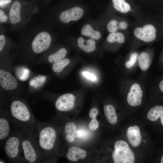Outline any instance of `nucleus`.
<instances>
[{
	"label": "nucleus",
	"mask_w": 163,
	"mask_h": 163,
	"mask_svg": "<svg viewBox=\"0 0 163 163\" xmlns=\"http://www.w3.org/2000/svg\"><path fill=\"white\" fill-rule=\"evenodd\" d=\"M36 130L42 162H47L53 158L57 153L61 128L50 122L38 121Z\"/></svg>",
	"instance_id": "1"
},
{
	"label": "nucleus",
	"mask_w": 163,
	"mask_h": 163,
	"mask_svg": "<svg viewBox=\"0 0 163 163\" xmlns=\"http://www.w3.org/2000/svg\"><path fill=\"white\" fill-rule=\"evenodd\" d=\"M9 21L13 26L18 25L23 21L24 14L22 13L21 3L15 1L12 3L8 13Z\"/></svg>",
	"instance_id": "11"
},
{
	"label": "nucleus",
	"mask_w": 163,
	"mask_h": 163,
	"mask_svg": "<svg viewBox=\"0 0 163 163\" xmlns=\"http://www.w3.org/2000/svg\"><path fill=\"white\" fill-rule=\"evenodd\" d=\"M81 33L83 35L90 37L95 40L99 39L101 37L100 32L94 30L89 24H87L83 27Z\"/></svg>",
	"instance_id": "22"
},
{
	"label": "nucleus",
	"mask_w": 163,
	"mask_h": 163,
	"mask_svg": "<svg viewBox=\"0 0 163 163\" xmlns=\"http://www.w3.org/2000/svg\"><path fill=\"white\" fill-rule=\"evenodd\" d=\"M82 75L92 81H95L96 79V78L94 75L87 72H84Z\"/></svg>",
	"instance_id": "35"
},
{
	"label": "nucleus",
	"mask_w": 163,
	"mask_h": 163,
	"mask_svg": "<svg viewBox=\"0 0 163 163\" xmlns=\"http://www.w3.org/2000/svg\"><path fill=\"white\" fill-rule=\"evenodd\" d=\"M157 34V28L150 24L145 25L142 27H136L134 31V34L137 38L145 42H150L156 40Z\"/></svg>",
	"instance_id": "7"
},
{
	"label": "nucleus",
	"mask_w": 163,
	"mask_h": 163,
	"mask_svg": "<svg viewBox=\"0 0 163 163\" xmlns=\"http://www.w3.org/2000/svg\"><path fill=\"white\" fill-rule=\"evenodd\" d=\"M36 130H22L21 145L24 162H43L42 155L37 142Z\"/></svg>",
	"instance_id": "3"
},
{
	"label": "nucleus",
	"mask_w": 163,
	"mask_h": 163,
	"mask_svg": "<svg viewBox=\"0 0 163 163\" xmlns=\"http://www.w3.org/2000/svg\"><path fill=\"white\" fill-rule=\"evenodd\" d=\"M161 163H163V155L161 157Z\"/></svg>",
	"instance_id": "41"
},
{
	"label": "nucleus",
	"mask_w": 163,
	"mask_h": 163,
	"mask_svg": "<svg viewBox=\"0 0 163 163\" xmlns=\"http://www.w3.org/2000/svg\"><path fill=\"white\" fill-rule=\"evenodd\" d=\"M98 113L97 108L96 107L92 108L90 110L89 116L91 119L96 118Z\"/></svg>",
	"instance_id": "34"
},
{
	"label": "nucleus",
	"mask_w": 163,
	"mask_h": 163,
	"mask_svg": "<svg viewBox=\"0 0 163 163\" xmlns=\"http://www.w3.org/2000/svg\"><path fill=\"white\" fill-rule=\"evenodd\" d=\"M0 84L4 89L7 91L15 89L18 85L15 78L8 72L2 69L0 70Z\"/></svg>",
	"instance_id": "13"
},
{
	"label": "nucleus",
	"mask_w": 163,
	"mask_h": 163,
	"mask_svg": "<svg viewBox=\"0 0 163 163\" xmlns=\"http://www.w3.org/2000/svg\"><path fill=\"white\" fill-rule=\"evenodd\" d=\"M83 14V11L79 7H75L62 12L60 14L59 19L62 23H68L71 21L79 20Z\"/></svg>",
	"instance_id": "12"
},
{
	"label": "nucleus",
	"mask_w": 163,
	"mask_h": 163,
	"mask_svg": "<svg viewBox=\"0 0 163 163\" xmlns=\"http://www.w3.org/2000/svg\"><path fill=\"white\" fill-rule=\"evenodd\" d=\"M9 114L16 128L23 131L36 129L38 121L28 106L22 101L13 100L11 104Z\"/></svg>",
	"instance_id": "2"
},
{
	"label": "nucleus",
	"mask_w": 163,
	"mask_h": 163,
	"mask_svg": "<svg viewBox=\"0 0 163 163\" xmlns=\"http://www.w3.org/2000/svg\"><path fill=\"white\" fill-rule=\"evenodd\" d=\"M138 54L136 53H133L131 56L129 60L125 63V66L127 68H130L133 66L137 61Z\"/></svg>",
	"instance_id": "28"
},
{
	"label": "nucleus",
	"mask_w": 163,
	"mask_h": 163,
	"mask_svg": "<svg viewBox=\"0 0 163 163\" xmlns=\"http://www.w3.org/2000/svg\"><path fill=\"white\" fill-rule=\"evenodd\" d=\"M107 41L110 43H113L117 42L120 43H123L125 40L124 35L121 33H111L109 34L107 38Z\"/></svg>",
	"instance_id": "24"
},
{
	"label": "nucleus",
	"mask_w": 163,
	"mask_h": 163,
	"mask_svg": "<svg viewBox=\"0 0 163 163\" xmlns=\"http://www.w3.org/2000/svg\"><path fill=\"white\" fill-rule=\"evenodd\" d=\"M128 24L125 21H122L118 23V27L121 29H125L127 28Z\"/></svg>",
	"instance_id": "36"
},
{
	"label": "nucleus",
	"mask_w": 163,
	"mask_h": 163,
	"mask_svg": "<svg viewBox=\"0 0 163 163\" xmlns=\"http://www.w3.org/2000/svg\"><path fill=\"white\" fill-rule=\"evenodd\" d=\"M67 53V50L66 49L61 48L56 52L50 55L48 57V60L50 63H53L63 59Z\"/></svg>",
	"instance_id": "23"
},
{
	"label": "nucleus",
	"mask_w": 163,
	"mask_h": 163,
	"mask_svg": "<svg viewBox=\"0 0 163 163\" xmlns=\"http://www.w3.org/2000/svg\"><path fill=\"white\" fill-rule=\"evenodd\" d=\"M78 47L85 52L90 53L94 51L96 48L95 41L91 39L86 41L82 37L78 39Z\"/></svg>",
	"instance_id": "19"
},
{
	"label": "nucleus",
	"mask_w": 163,
	"mask_h": 163,
	"mask_svg": "<svg viewBox=\"0 0 163 163\" xmlns=\"http://www.w3.org/2000/svg\"><path fill=\"white\" fill-rule=\"evenodd\" d=\"M159 117L163 126V106L157 105L151 108L147 114V118L152 121L157 120Z\"/></svg>",
	"instance_id": "17"
},
{
	"label": "nucleus",
	"mask_w": 163,
	"mask_h": 163,
	"mask_svg": "<svg viewBox=\"0 0 163 163\" xmlns=\"http://www.w3.org/2000/svg\"><path fill=\"white\" fill-rule=\"evenodd\" d=\"M83 132L81 130H76L75 133V136L76 138H81L84 135Z\"/></svg>",
	"instance_id": "37"
},
{
	"label": "nucleus",
	"mask_w": 163,
	"mask_h": 163,
	"mask_svg": "<svg viewBox=\"0 0 163 163\" xmlns=\"http://www.w3.org/2000/svg\"><path fill=\"white\" fill-rule=\"evenodd\" d=\"M126 137L129 144L134 147H137L140 145L142 137L138 126H134L128 128L126 133Z\"/></svg>",
	"instance_id": "14"
},
{
	"label": "nucleus",
	"mask_w": 163,
	"mask_h": 163,
	"mask_svg": "<svg viewBox=\"0 0 163 163\" xmlns=\"http://www.w3.org/2000/svg\"><path fill=\"white\" fill-rule=\"evenodd\" d=\"M69 59H63L59 61L53 63L52 69L53 71L56 73L61 72L64 68L70 63Z\"/></svg>",
	"instance_id": "25"
},
{
	"label": "nucleus",
	"mask_w": 163,
	"mask_h": 163,
	"mask_svg": "<svg viewBox=\"0 0 163 163\" xmlns=\"http://www.w3.org/2000/svg\"><path fill=\"white\" fill-rule=\"evenodd\" d=\"M7 37L5 35L1 34L0 35V52L3 50L6 42Z\"/></svg>",
	"instance_id": "32"
},
{
	"label": "nucleus",
	"mask_w": 163,
	"mask_h": 163,
	"mask_svg": "<svg viewBox=\"0 0 163 163\" xmlns=\"http://www.w3.org/2000/svg\"><path fill=\"white\" fill-rule=\"evenodd\" d=\"M66 155L69 161L76 162L85 158L87 156V152L79 148L72 146L68 149Z\"/></svg>",
	"instance_id": "16"
},
{
	"label": "nucleus",
	"mask_w": 163,
	"mask_h": 163,
	"mask_svg": "<svg viewBox=\"0 0 163 163\" xmlns=\"http://www.w3.org/2000/svg\"><path fill=\"white\" fill-rule=\"evenodd\" d=\"M31 47L35 53L39 54L48 49L52 42V37L46 30H42L36 33L32 38Z\"/></svg>",
	"instance_id": "6"
},
{
	"label": "nucleus",
	"mask_w": 163,
	"mask_h": 163,
	"mask_svg": "<svg viewBox=\"0 0 163 163\" xmlns=\"http://www.w3.org/2000/svg\"><path fill=\"white\" fill-rule=\"evenodd\" d=\"M160 64L163 67V53L161 57L160 60Z\"/></svg>",
	"instance_id": "39"
},
{
	"label": "nucleus",
	"mask_w": 163,
	"mask_h": 163,
	"mask_svg": "<svg viewBox=\"0 0 163 163\" xmlns=\"http://www.w3.org/2000/svg\"><path fill=\"white\" fill-rule=\"evenodd\" d=\"M76 129L75 123L71 121L66 122L61 128V133L67 142L71 143L74 142L75 138V133Z\"/></svg>",
	"instance_id": "15"
},
{
	"label": "nucleus",
	"mask_w": 163,
	"mask_h": 163,
	"mask_svg": "<svg viewBox=\"0 0 163 163\" xmlns=\"http://www.w3.org/2000/svg\"><path fill=\"white\" fill-rule=\"evenodd\" d=\"M118 22L115 20H112L107 24V28L108 31L111 33H114L117 30L118 26H117Z\"/></svg>",
	"instance_id": "29"
},
{
	"label": "nucleus",
	"mask_w": 163,
	"mask_h": 163,
	"mask_svg": "<svg viewBox=\"0 0 163 163\" xmlns=\"http://www.w3.org/2000/svg\"><path fill=\"white\" fill-rule=\"evenodd\" d=\"M114 8L117 11L123 13H126L132 9L130 4L126 0H112Z\"/></svg>",
	"instance_id": "20"
},
{
	"label": "nucleus",
	"mask_w": 163,
	"mask_h": 163,
	"mask_svg": "<svg viewBox=\"0 0 163 163\" xmlns=\"http://www.w3.org/2000/svg\"><path fill=\"white\" fill-rule=\"evenodd\" d=\"M16 74L19 79L22 81H25L27 80L29 75V71L27 68L21 67L17 69Z\"/></svg>",
	"instance_id": "27"
},
{
	"label": "nucleus",
	"mask_w": 163,
	"mask_h": 163,
	"mask_svg": "<svg viewBox=\"0 0 163 163\" xmlns=\"http://www.w3.org/2000/svg\"><path fill=\"white\" fill-rule=\"evenodd\" d=\"M5 161L3 159H0V163H5Z\"/></svg>",
	"instance_id": "40"
},
{
	"label": "nucleus",
	"mask_w": 163,
	"mask_h": 163,
	"mask_svg": "<svg viewBox=\"0 0 163 163\" xmlns=\"http://www.w3.org/2000/svg\"></svg>",
	"instance_id": "42"
},
{
	"label": "nucleus",
	"mask_w": 163,
	"mask_h": 163,
	"mask_svg": "<svg viewBox=\"0 0 163 163\" xmlns=\"http://www.w3.org/2000/svg\"><path fill=\"white\" fill-rule=\"evenodd\" d=\"M156 89L159 93L163 95V77L158 81L156 85Z\"/></svg>",
	"instance_id": "33"
},
{
	"label": "nucleus",
	"mask_w": 163,
	"mask_h": 163,
	"mask_svg": "<svg viewBox=\"0 0 163 163\" xmlns=\"http://www.w3.org/2000/svg\"><path fill=\"white\" fill-rule=\"evenodd\" d=\"M143 92L139 84L135 83L132 84L127 96V101L128 104L132 107L140 105L142 102Z\"/></svg>",
	"instance_id": "10"
},
{
	"label": "nucleus",
	"mask_w": 163,
	"mask_h": 163,
	"mask_svg": "<svg viewBox=\"0 0 163 163\" xmlns=\"http://www.w3.org/2000/svg\"><path fill=\"white\" fill-rule=\"evenodd\" d=\"M8 20V15L2 9H0V23H5Z\"/></svg>",
	"instance_id": "31"
},
{
	"label": "nucleus",
	"mask_w": 163,
	"mask_h": 163,
	"mask_svg": "<svg viewBox=\"0 0 163 163\" xmlns=\"http://www.w3.org/2000/svg\"><path fill=\"white\" fill-rule=\"evenodd\" d=\"M76 101V97L74 94L70 93H66L60 96L57 99L55 103V107L60 112H69L75 107Z\"/></svg>",
	"instance_id": "8"
},
{
	"label": "nucleus",
	"mask_w": 163,
	"mask_h": 163,
	"mask_svg": "<svg viewBox=\"0 0 163 163\" xmlns=\"http://www.w3.org/2000/svg\"><path fill=\"white\" fill-rule=\"evenodd\" d=\"M111 157L114 163H133L135 161L133 152L127 143L123 140L115 142Z\"/></svg>",
	"instance_id": "5"
},
{
	"label": "nucleus",
	"mask_w": 163,
	"mask_h": 163,
	"mask_svg": "<svg viewBox=\"0 0 163 163\" xmlns=\"http://www.w3.org/2000/svg\"><path fill=\"white\" fill-rule=\"evenodd\" d=\"M138 62L140 69L143 71H147L151 63V59L149 54L145 52L141 53L138 57Z\"/></svg>",
	"instance_id": "21"
},
{
	"label": "nucleus",
	"mask_w": 163,
	"mask_h": 163,
	"mask_svg": "<svg viewBox=\"0 0 163 163\" xmlns=\"http://www.w3.org/2000/svg\"><path fill=\"white\" fill-rule=\"evenodd\" d=\"M46 78L45 76L39 75L32 78L29 82V85L34 88H38L45 82Z\"/></svg>",
	"instance_id": "26"
},
{
	"label": "nucleus",
	"mask_w": 163,
	"mask_h": 163,
	"mask_svg": "<svg viewBox=\"0 0 163 163\" xmlns=\"http://www.w3.org/2000/svg\"><path fill=\"white\" fill-rule=\"evenodd\" d=\"M11 122H12L9 113L1 112L0 115V143H4L11 135L12 132Z\"/></svg>",
	"instance_id": "9"
},
{
	"label": "nucleus",
	"mask_w": 163,
	"mask_h": 163,
	"mask_svg": "<svg viewBox=\"0 0 163 163\" xmlns=\"http://www.w3.org/2000/svg\"><path fill=\"white\" fill-rule=\"evenodd\" d=\"M11 2V0H0L1 8L3 7L6 5Z\"/></svg>",
	"instance_id": "38"
},
{
	"label": "nucleus",
	"mask_w": 163,
	"mask_h": 163,
	"mask_svg": "<svg viewBox=\"0 0 163 163\" xmlns=\"http://www.w3.org/2000/svg\"><path fill=\"white\" fill-rule=\"evenodd\" d=\"M103 111L105 116L111 124H116L117 121V116L114 107L111 104L105 105Z\"/></svg>",
	"instance_id": "18"
},
{
	"label": "nucleus",
	"mask_w": 163,
	"mask_h": 163,
	"mask_svg": "<svg viewBox=\"0 0 163 163\" xmlns=\"http://www.w3.org/2000/svg\"><path fill=\"white\" fill-rule=\"evenodd\" d=\"M99 123L96 119H92L88 124V128L91 131H94L96 130L99 127Z\"/></svg>",
	"instance_id": "30"
},
{
	"label": "nucleus",
	"mask_w": 163,
	"mask_h": 163,
	"mask_svg": "<svg viewBox=\"0 0 163 163\" xmlns=\"http://www.w3.org/2000/svg\"><path fill=\"white\" fill-rule=\"evenodd\" d=\"M22 135V131L16 128L4 142L5 155L11 162H24L21 145Z\"/></svg>",
	"instance_id": "4"
}]
</instances>
